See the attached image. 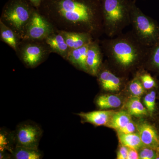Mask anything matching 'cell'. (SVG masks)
Masks as SVG:
<instances>
[{
	"mask_svg": "<svg viewBox=\"0 0 159 159\" xmlns=\"http://www.w3.org/2000/svg\"><path fill=\"white\" fill-rule=\"evenodd\" d=\"M37 9L55 31L84 32L94 39L104 33L101 0H43Z\"/></svg>",
	"mask_w": 159,
	"mask_h": 159,
	"instance_id": "1",
	"label": "cell"
},
{
	"mask_svg": "<svg viewBox=\"0 0 159 159\" xmlns=\"http://www.w3.org/2000/svg\"><path fill=\"white\" fill-rule=\"evenodd\" d=\"M102 52L122 70H128L145 61L148 47L143 45L132 31L100 42Z\"/></svg>",
	"mask_w": 159,
	"mask_h": 159,
	"instance_id": "2",
	"label": "cell"
},
{
	"mask_svg": "<svg viewBox=\"0 0 159 159\" xmlns=\"http://www.w3.org/2000/svg\"><path fill=\"white\" fill-rule=\"evenodd\" d=\"M130 0H101L103 33L109 38L130 25Z\"/></svg>",
	"mask_w": 159,
	"mask_h": 159,
	"instance_id": "3",
	"label": "cell"
},
{
	"mask_svg": "<svg viewBox=\"0 0 159 159\" xmlns=\"http://www.w3.org/2000/svg\"><path fill=\"white\" fill-rule=\"evenodd\" d=\"M35 9L27 0H10L3 7L0 20L12 29L22 40Z\"/></svg>",
	"mask_w": 159,
	"mask_h": 159,
	"instance_id": "4",
	"label": "cell"
},
{
	"mask_svg": "<svg viewBox=\"0 0 159 159\" xmlns=\"http://www.w3.org/2000/svg\"><path fill=\"white\" fill-rule=\"evenodd\" d=\"M130 25L131 31L138 39L146 47H150L159 41V25L157 22L142 12L130 0Z\"/></svg>",
	"mask_w": 159,
	"mask_h": 159,
	"instance_id": "5",
	"label": "cell"
},
{
	"mask_svg": "<svg viewBox=\"0 0 159 159\" xmlns=\"http://www.w3.org/2000/svg\"><path fill=\"white\" fill-rule=\"evenodd\" d=\"M51 53L44 40H22L16 54L26 67L33 69L43 62Z\"/></svg>",
	"mask_w": 159,
	"mask_h": 159,
	"instance_id": "6",
	"label": "cell"
},
{
	"mask_svg": "<svg viewBox=\"0 0 159 159\" xmlns=\"http://www.w3.org/2000/svg\"><path fill=\"white\" fill-rule=\"evenodd\" d=\"M55 31L50 22L35 9L27 26L25 35L23 40H44Z\"/></svg>",
	"mask_w": 159,
	"mask_h": 159,
	"instance_id": "7",
	"label": "cell"
},
{
	"mask_svg": "<svg viewBox=\"0 0 159 159\" xmlns=\"http://www.w3.org/2000/svg\"><path fill=\"white\" fill-rule=\"evenodd\" d=\"M42 134L41 129L34 123H21L13 134L15 146L38 148Z\"/></svg>",
	"mask_w": 159,
	"mask_h": 159,
	"instance_id": "8",
	"label": "cell"
},
{
	"mask_svg": "<svg viewBox=\"0 0 159 159\" xmlns=\"http://www.w3.org/2000/svg\"><path fill=\"white\" fill-rule=\"evenodd\" d=\"M102 52L99 39H95L89 44L86 60L88 74L97 75L102 64Z\"/></svg>",
	"mask_w": 159,
	"mask_h": 159,
	"instance_id": "9",
	"label": "cell"
},
{
	"mask_svg": "<svg viewBox=\"0 0 159 159\" xmlns=\"http://www.w3.org/2000/svg\"><path fill=\"white\" fill-rule=\"evenodd\" d=\"M44 40L48 46L51 53H56L64 59H66L70 49L60 32L55 31Z\"/></svg>",
	"mask_w": 159,
	"mask_h": 159,
	"instance_id": "10",
	"label": "cell"
},
{
	"mask_svg": "<svg viewBox=\"0 0 159 159\" xmlns=\"http://www.w3.org/2000/svg\"><path fill=\"white\" fill-rule=\"evenodd\" d=\"M96 76H98L99 82L105 90L116 92L120 90L122 80L109 69H102L101 66Z\"/></svg>",
	"mask_w": 159,
	"mask_h": 159,
	"instance_id": "11",
	"label": "cell"
},
{
	"mask_svg": "<svg viewBox=\"0 0 159 159\" xmlns=\"http://www.w3.org/2000/svg\"><path fill=\"white\" fill-rule=\"evenodd\" d=\"M56 31L62 34L70 50L89 44L95 39L91 34L84 32Z\"/></svg>",
	"mask_w": 159,
	"mask_h": 159,
	"instance_id": "12",
	"label": "cell"
},
{
	"mask_svg": "<svg viewBox=\"0 0 159 159\" xmlns=\"http://www.w3.org/2000/svg\"><path fill=\"white\" fill-rule=\"evenodd\" d=\"M139 132L143 145L159 151V135L155 127L144 123L139 126Z\"/></svg>",
	"mask_w": 159,
	"mask_h": 159,
	"instance_id": "13",
	"label": "cell"
},
{
	"mask_svg": "<svg viewBox=\"0 0 159 159\" xmlns=\"http://www.w3.org/2000/svg\"><path fill=\"white\" fill-rule=\"evenodd\" d=\"M114 113L112 111L100 110L80 113L78 115L85 122L96 126H101L108 125Z\"/></svg>",
	"mask_w": 159,
	"mask_h": 159,
	"instance_id": "14",
	"label": "cell"
},
{
	"mask_svg": "<svg viewBox=\"0 0 159 159\" xmlns=\"http://www.w3.org/2000/svg\"><path fill=\"white\" fill-rule=\"evenodd\" d=\"M89 44L70 50L66 59L77 69L87 73H88L86 64L87 55Z\"/></svg>",
	"mask_w": 159,
	"mask_h": 159,
	"instance_id": "15",
	"label": "cell"
},
{
	"mask_svg": "<svg viewBox=\"0 0 159 159\" xmlns=\"http://www.w3.org/2000/svg\"><path fill=\"white\" fill-rule=\"evenodd\" d=\"M0 39L17 52L21 40L13 30L0 20Z\"/></svg>",
	"mask_w": 159,
	"mask_h": 159,
	"instance_id": "16",
	"label": "cell"
},
{
	"mask_svg": "<svg viewBox=\"0 0 159 159\" xmlns=\"http://www.w3.org/2000/svg\"><path fill=\"white\" fill-rule=\"evenodd\" d=\"M13 158L16 159H39L42 154L38 148L15 146L11 152Z\"/></svg>",
	"mask_w": 159,
	"mask_h": 159,
	"instance_id": "17",
	"label": "cell"
},
{
	"mask_svg": "<svg viewBox=\"0 0 159 159\" xmlns=\"http://www.w3.org/2000/svg\"><path fill=\"white\" fill-rule=\"evenodd\" d=\"M145 62L150 70L159 75V41L148 48Z\"/></svg>",
	"mask_w": 159,
	"mask_h": 159,
	"instance_id": "18",
	"label": "cell"
},
{
	"mask_svg": "<svg viewBox=\"0 0 159 159\" xmlns=\"http://www.w3.org/2000/svg\"><path fill=\"white\" fill-rule=\"evenodd\" d=\"M130 121L131 117L128 112L120 111L114 113L107 126L118 130L124 127Z\"/></svg>",
	"mask_w": 159,
	"mask_h": 159,
	"instance_id": "19",
	"label": "cell"
},
{
	"mask_svg": "<svg viewBox=\"0 0 159 159\" xmlns=\"http://www.w3.org/2000/svg\"><path fill=\"white\" fill-rule=\"evenodd\" d=\"M119 142L122 145L129 148L139 149L143 144L140 135L138 134L130 133L128 134H119Z\"/></svg>",
	"mask_w": 159,
	"mask_h": 159,
	"instance_id": "20",
	"label": "cell"
},
{
	"mask_svg": "<svg viewBox=\"0 0 159 159\" xmlns=\"http://www.w3.org/2000/svg\"><path fill=\"white\" fill-rule=\"evenodd\" d=\"M126 108L129 113L132 116H146L148 112L142 104L139 97L134 96L126 103Z\"/></svg>",
	"mask_w": 159,
	"mask_h": 159,
	"instance_id": "21",
	"label": "cell"
},
{
	"mask_svg": "<svg viewBox=\"0 0 159 159\" xmlns=\"http://www.w3.org/2000/svg\"><path fill=\"white\" fill-rule=\"evenodd\" d=\"M97 104L101 110L117 108L121 105V100L119 97L111 95H103L97 99Z\"/></svg>",
	"mask_w": 159,
	"mask_h": 159,
	"instance_id": "22",
	"label": "cell"
},
{
	"mask_svg": "<svg viewBox=\"0 0 159 159\" xmlns=\"http://www.w3.org/2000/svg\"><path fill=\"white\" fill-rule=\"evenodd\" d=\"M144 88L139 77V74H138L129 84V89L131 93L134 96L139 97L144 93Z\"/></svg>",
	"mask_w": 159,
	"mask_h": 159,
	"instance_id": "23",
	"label": "cell"
},
{
	"mask_svg": "<svg viewBox=\"0 0 159 159\" xmlns=\"http://www.w3.org/2000/svg\"><path fill=\"white\" fill-rule=\"evenodd\" d=\"M157 93L155 91L149 92L144 98V104L150 115H152L156 110Z\"/></svg>",
	"mask_w": 159,
	"mask_h": 159,
	"instance_id": "24",
	"label": "cell"
},
{
	"mask_svg": "<svg viewBox=\"0 0 159 159\" xmlns=\"http://www.w3.org/2000/svg\"><path fill=\"white\" fill-rule=\"evenodd\" d=\"M139 76L144 88L146 89H151L156 87V80L149 73L139 74Z\"/></svg>",
	"mask_w": 159,
	"mask_h": 159,
	"instance_id": "25",
	"label": "cell"
},
{
	"mask_svg": "<svg viewBox=\"0 0 159 159\" xmlns=\"http://www.w3.org/2000/svg\"><path fill=\"white\" fill-rule=\"evenodd\" d=\"M136 128L133 122L130 121L124 127L117 130L118 134H128L134 133L135 131Z\"/></svg>",
	"mask_w": 159,
	"mask_h": 159,
	"instance_id": "26",
	"label": "cell"
},
{
	"mask_svg": "<svg viewBox=\"0 0 159 159\" xmlns=\"http://www.w3.org/2000/svg\"><path fill=\"white\" fill-rule=\"evenodd\" d=\"M129 148L126 146L122 145L119 148V150L117 153V159H127L128 157Z\"/></svg>",
	"mask_w": 159,
	"mask_h": 159,
	"instance_id": "27",
	"label": "cell"
},
{
	"mask_svg": "<svg viewBox=\"0 0 159 159\" xmlns=\"http://www.w3.org/2000/svg\"><path fill=\"white\" fill-rule=\"evenodd\" d=\"M139 159V156L136 149L129 148L128 154L127 159Z\"/></svg>",
	"mask_w": 159,
	"mask_h": 159,
	"instance_id": "28",
	"label": "cell"
},
{
	"mask_svg": "<svg viewBox=\"0 0 159 159\" xmlns=\"http://www.w3.org/2000/svg\"><path fill=\"white\" fill-rule=\"evenodd\" d=\"M34 8L37 9L42 2L43 0H28Z\"/></svg>",
	"mask_w": 159,
	"mask_h": 159,
	"instance_id": "29",
	"label": "cell"
},
{
	"mask_svg": "<svg viewBox=\"0 0 159 159\" xmlns=\"http://www.w3.org/2000/svg\"><path fill=\"white\" fill-rule=\"evenodd\" d=\"M158 127L157 129V128H156V129L159 135V120H158Z\"/></svg>",
	"mask_w": 159,
	"mask_h": 159,
	"instance_id": "30",
	"label": "cell"
}]
</instances>
